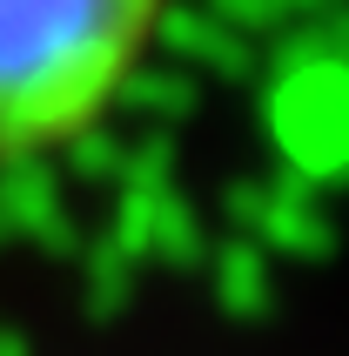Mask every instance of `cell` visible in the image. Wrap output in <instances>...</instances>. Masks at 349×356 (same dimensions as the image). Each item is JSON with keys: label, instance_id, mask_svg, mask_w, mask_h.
Listing matches in <instances>:
<instances>
[{"label": "cell", "instance_id": "cell-1", "mask_svg": "<svg viewBox=\"0 0 349 356\" xmlns=\"http://www.w3.org/2000/svg\"><path fill=\"white\" fill-rule=\"evenodd\" d=\"M168 0H0V168L81 141L141 74Z\"/></svg>", "mask_w": 349, "mask_h": 356}]
</instances>
